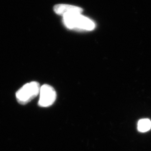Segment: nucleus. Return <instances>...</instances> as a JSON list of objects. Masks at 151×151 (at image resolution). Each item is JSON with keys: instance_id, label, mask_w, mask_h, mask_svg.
Returning a JSON list of instances; mask_svg holds the SVG:
<instances>
[{"instance_id": "f257e3e1", "label": "nucleus", "mask_w": 151, "mask_h": 151, "mask_svg": "<svg viewBox=\"0 0 151 151\" xmlns=\"http://www.w3.org/2000/svg\"><path fill=\"white\" fill-rule=\"evenodd\" d=\"M63 20L65 27L70 29H79L91 31L95 29L93 22L81 14H72L63 16Z\"/></svg>"}, {"instance_id": "f03ea898", "label": "nucleus", "mask_w": 151, "mask_h": 151, "mask_svg": "<svg viewBox=\"0 0 151 151\" xmlns=\"http://www.w3.org/2000/svg\"><path fill=\"white\" fill-rule=\"evenodd\" d=\"M40 90V86L37 82L27 83L16 92V100L20 104L25 105L38 96Z\"/></svg>"}, {"instance_id": "7ed1b4c3", "label": "nucleus", "mask_w": 151, "mask_h": 151, "mask_svg": "<svg viewBox=\"0 0 151 151\" xmlns=\"http://www.w3.org/2000/svg\"><path fill=\"white\" fill-rule=\"evenodd\" d=\"M38 104L41 107H48L52 105L56 99V92L53 87L44 85L40 87Z\"/></svg>"}, {"instance_id": "20e7f679", "label": "nucleus", "mask_w": 151, "mask_h": 151, "mask_svg": "<svg viewBox=\"0 0 151 151\" xmlns=\"http://www.w3.org/2000/svg\"><path fill=\"white\" fill-rule=\"evenodd\" d=\"M54 11L57 14L63 16L72 14H81L83 10L81 7L76 6L58 4L54 6Z\"/></svg>"}, {"instance_id": "39448f33", "label": "nucleus", "mask_w": 151, "mask_h": 151, "mask_svg": "<svg viewBox=\"0 0 151 151\" xmlns=\"http://www.w3.org/2000/svg\"><path fill=\"white\" fill-rule=\"evenodd\" d=\"M151 121L148 119H140L138 123V130L140 132H146L151 129Z\"/></svg>"}]
</instances>
